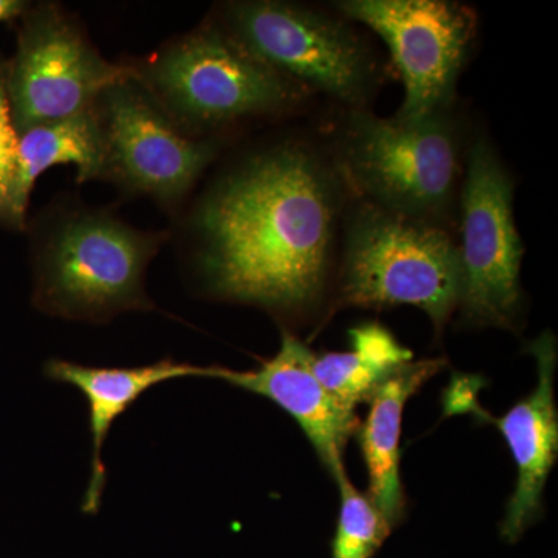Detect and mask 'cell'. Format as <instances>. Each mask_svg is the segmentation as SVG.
<instances>
[{"mask_svg":"<svg viewBox=\"0 0 558 558\" xmlns=\"http://www.w3.org/2000/svg\"><path fill=\"white\" fill-rule=\"evenodd\" d=\"M340 205L339 175L303 143L242 157L186 216L202 289L274 314L306 310L325 288Z\"/></svg>","mask_w":558,"mask_h":558,"instance_id":"obj_1","label":"cell"},{"mask_svg":"<svg viewBox=\"0 0 558 558\" xmlns=\"http://www.w3.org/2000/svg\"><path fill=\"white\" fill-rule=\"evenodd\" d=\"M33 304L51 317L105 323L128 311H153L146 270L167 231H145L109 209L65 202L33 231Z\"/></svg>","mask_w":558,"mask_h":558,"instance_id":"obj_2","label":"cell"},{"mask_svg":"<svg viewBox=\"0 0 558 558\" xmlns=\"http://www.w3.org/2000/svg\"><path fill=\"white\" fill-rule=\"evenodd\" d=\"M134 80L178 128L196 138L299 106L307 90L250 53L218 21L128 62Z\"/></svg>","mask_w":558,"mask_h":558,"instance_id":"obj_3","label":"cell"},{"mask_svg":"<svg viewBox=\"0 0 558 558\" xmlns=\"http://www.w3.org/2000/svg\"><path fill=\"white\" fill-rule=\"evenodd\" d=\"M461 295L458 245L439 223L366 202L348 222L337 310L413 306L440 336Z\"/></svg>","mask_w":558,"mask_h":558,"instance_id":"obj_4","label":"cell"},{"mask_svg":"<svg viewBox=\"0 0 558 558\" xmlns=\"http://www.w3.org/2000/svg\"><path fill=\"white\" fill-rule=\"evenodd\" d=\"M341 171L371 204L439 223L453 204L459 137L450 110L417 121L349 116L339 142Z\"/></svg>","mask_w":558,"mask_h":558,"instance_id":"obj_5","label":"cell"},{"mask_svg":"<svg viewBox=\"0 0 558 558\" xmlns=\"http://www.w3.org/2000/svg\"><path fill=\"white\" fill-rule=\"evenodd\" d=\"M218 22L250 53L307 92L359 106L373 89L376 65L347 22L279 0L226 3Z\"/></svg>","mask_w":558,"mask_h":558,"instance_id":"obj_6","label":"cell"},{"mask_svg":"<svg viewBox=\"0 0 558 558\" xmlns=\"http://www.w3.org/2000/svg\"><path fill=\"white\" fill-rule=\"evenodd\" d=\"M20 20L16 53L5 65L17 134L86 112L109 86L134 78L128 62L105 60L58 3H28Z\"/></svg>","mask_w":558,"mask_h":558,"instance_id":"obj_7","label":"cell"},{"mask_svg":"<svg viewBox=\"0 0 558 558\" xmlns=\"http://www.w3.org/2000/svg\"><path fill=\"white\" fill-rule=\"evenodd\" d=\"M105 145L102 180L174 211L218 157L222 140L185 134L135 81L112 84L95 101Z\"/></svg>","mask_w":558,"mask_h":558,"instance_id":"obj_8","label":"cell"},{"mask_svg":"<svg viewBox=\"0 0 558 558\" xmlns=\"http://www.w3.org/2000/svg\"><path fill=\"white\" fill-rule=\"evenodd\" d=\"M462 322L480 328L515 329L521 310L523 258L513 182L487 140L470 149L461 191Z\"/></svg>","mask_w":558,"mask_h":558,"instance_id":"obj_9","label":"cell"},{"mask_svg":"<svg viewBox=\"0 0 558 558\" xmlns=\"http://www.w3.org/2000/svg\"><path fill=\"white\" fill-rule=\"evenodd\" d=\"M336 5L388 47L405 89L396 119L417 121L450 110L478 31L475 11L449 0H344Z\"/></svg>","mask_w":558,"mask_h":558,"instance_id":"obj_10","label":"cell"},{"mask_svg":"<svg viewBox=\"0 0 558 558\" xmlns=\"http://www.w3.org/2000/svg\"><path fill=\"white\" fill-rule=\"evenodd\" d=\"M314 351L282 330L281 347L275 357L264 360L258 369L231 371L213 366L211 379L271 400L303 429L319 461L333 480L347 473L343 464L349 438L357 432L359 418L340 405L312 371Z\"/></svg>","mask_w":558,"mask_h":558,"instance_id":"obj_11","label":"cell"},{"mask_svg":"<svg viewBox=\"0 0 558 558\" xmlns=\"http://www.w3.org/2000/svg\"><path fill=\"white\" fill-rule=\"evenodd\" d=\"M527 351L537 360L538 381L534 391L501 417L478 416L497 425L517 465V484L501 524L502 537L517 542L542 515L543 490L558 454V413L554 396L557 341L550 332L531 341Z\"/></svg>","mask_w":558,"mask_h":558,"instance_id":"obj_12","label":"cell"},{"mask_svg":"<svg viewBox=\"0 0 558 558\" xmlns=\"http://www.w3.org/2000/svg\"><path fill=\"white\" fill-rule=\"evenodd\" d=\"M211 368L213 366L191 365L172 359L132 368L81 365L61 359H51L44 365L47 379L78 389L87 402L92 458L89 484L81 502V510L84 513L95 515L101 508L102 494L108 481L102 449L112 425L149 389L185 377L211 379Z\"/></svg>","mask_w":558,"mask_h":558,"instance_id":"obj_13","label":"cell"},{"mask_svg":"<svg viewBox=\"0 0 558 558\" xmlns=\"http://www.w3.org/2000/svg\"><path fill=\"white\" fill-rule=\"evenodd\" d=\"M444 366V359H424L396 371L374 392L368 416L357 428L360 449L368 468V497L391 526L402 520L407 502L399 470L403 410L411 396Z\"/></svg>","mask_w":558,"mask_h":558,"instance_id":"obj_14","label":"cell"},{"mask_svg":"<svg viewBox=\"0 0 558 558\" xmlns=\"http://www.w3.org/2000/svg\"><path fill=\"white\" fill-rule=\"evenodd\" d=\"M75 165L80 183L102 180L105 145L94 108L17 134V178L14 209L27 229V209L33 186L40 174L57 165Z\"/></svg>","mask_w":558,"mask_h":558,"instance_id":"obj_15","label":"cell"},{"mask_svg":"<svg viewBox=\"0 0 558 558\" xmlns=\"http://www.w3.org/2000/svg\"><path fill=\"white\" fill-rule=\"evenodd\" d=\"M349 351L314 352L312 371L341 407L355 413L396 371L413 362V352L379 323L355 326L349 330Z\"/></svg>","mask_w":558,"mask_h":558,"instance_id":"obj_16","label":"cell"},{"mask_svg":"<svg viewBox=\"0 0 558 558\" xmlns=\"http://www.w3.org/2000/svg\"><path fill=\"white\" fill-rule=\"evenodd\" d=\"M340 487V513L333 538V558H371L391 534V524L349 481L347 473L337 478Z\"/></svg>","mask_w":558,"mask_h":558,"instance_id":"obj_17","label":"cell"},{"mask_svg":"<svg viewBox=\"0 0 558 558\" xmlns=\"http://www.w3.org/2000/svg\"><path fill=\"white\" fill-rule=\"evenodd\" d=\"M7 61L0 58V223L22 231L25 227L14 209V191L17 178V132L11 119L7 95Z\"/></svg>","mask_w":558,"mask_h":558,"instance_id":"obj_18","label":"cell"},{"mask_svg":"<svg viewBox=\"0 0 558 558\" xmlns=\"http://www.w3.org/2000/svg\"><path fill=\"white\" fill-rule=\"evenodd\" d=\"M27 7L28 3L21 0H0V22L20 20Z\"/></svg>","mask_w":558,"mask_h":558,"instance_id":"obj_19","label":"cell"}]
</instances>
